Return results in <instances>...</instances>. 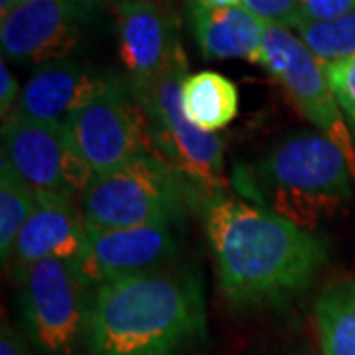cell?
I'll return each mask as SVG.
<instances>
[{
	"mask_svg": "<svg viewBox=\"0 0 355 355\" xmlns=\"http://www.w3.org/2000/svg\"><path fill=\"white\" fill-rule=\"evenodd\" d=\"M107 79L67 58L38 65L22 89L14 113L42 123H65L101 91Z\"/></svg>",
	"mask_w": 355,
	"mask_h": 355,
	"instance_id": "obj_14",
	"label": "cell"
},
{
	"mask_svg": "<svg viewBox=\"0 0 355 355\" xmlns=\"http://www.w3.org/2000/svg\"><path fill=\"white\" fill-rule=\"evenodd\" d=\"M182 105L196 127L217 135L239 113V91L231 79L217 71H200L184 79Z\"/></svg>",
	"mask_w": 355,
	"mask_h": 355,
	"instance_id": "obj_16",
	"label": "cell"
},
{
	"mask_svg": "<svg viewBox=\"0 0 355 355\" xmlns=\"http://www.w3.org/2000/svg\"><path fill=\"white\" fill-rule=\"evenodd\" d=\"M174 223L140 227H95L85 231L83 249L76 259L77 275L87 286L156 268L176 253Z\"/></svg>",
	"mask_w": 355,
	"mask_h": 355,
	"instance_id": "obj_11",
	"label": "cell"
},
{
	"mask_svg": "<svg viewBox=\"0 0 355 355\" xmlns=\"http://www.w3.org/2000/svg\"><path fill=\"white\" fill-rule=\"evenodd\" d=\"M0 355H32L28 349L26 340L8 326L6 322L2 324V336H0Z\"/></svg>",
	"mask_w": 355,
	"mask_h": 355,
	"instance_id": "obj_24",
	"label": "cell"
},
{
	"mask_svg": "<svg viewBox=\"0 0 355 355\" xmlns=\"http://www.w3.org/2000/svg\"><path fill=\"white\" fill-rule=\"evenodd\" d=\"M292 32L298 34V38L324 67L355 55V12L331 22L302 24Z\"/></svg>",
	"mask_w": 355,
	"mask_h": 355,
	"instance_id": "obj_19",
	"label": "cell"
},
{
	"mask_svg": "<svg viewBox=\"0 0 355 355\" xmlns=\"http://www.w3.org/2000/svg\"><path fill=\"white\" fill-rule=\"evenodd\" d=\"M109 4H113L114 8H121V6H125L128 2H135V0H107Z\"/></svg>",
	"mask_w": 355,
	"mask_h": 355,
	"instance_id": "obj_27",
	"label": "cell"
},
{
	"mask_svg": "<svg viewBox=\"0 0 355 355\" xmlns=\"http://www.w3.org/2000/svg\"><path fill=\"white\" fill-rule=\"evenodd\" d=\"M355 12V0H300L291 30L302 24H322Z\"/></svg>",
	"mask_w": 355,
	"mask_h": 355,
	"instance_id": "obj_21",
	"label": "cell"
},
{
	"mask_svg": "<svg viewBox=\"0 0 355 355\" xmlns=\"http://www.w3.org/2000/svg\"><path fill=\"white\" fill-rule=\"evenodd\" d=\"M300 0H245V6L266 24L284 26L291 30Z\"/></svg>",
	"mask_w": 355,
	"mask_h": 355,
	"instance_id": "obj_22",
	"label": "cell"
},
{
	"mask_svg": "<svg viewBox=\"0 0 355 355\" xmlns=\"http://www.w3.org/2000/svg\"><path fill=\"white\" fill-rule=\"evenodd\" d=\"M93 0H22L0 20L2 58L26 64L65 60L81 40Z\"/></svg>",
	"mask_w": 355,
	"mask_h": 355,
	"instance_id": "obj_10",
	"label": "cell"
},
{
	"mask_svg": "<svg viewBox=\"0 0 355 355\" xmlns=\"http://www.w3.org/2000/svg\"><path fill=\"white\" fill-rule=\"evenodd\" d=\"M20 95H22L20 85H18L12 71L8 69L6 60L2 58V64H0V111H2L4 121L14 113L16 105L20 101Z\"/></svg>",
	"mask_w": 355,
	"mask_h": 355,
	"instance_id": "obj_23",
	"label": "cell"
},
{
	"mask_svg": "<svg viewBox=\"0 0 355 355\" xmlns=\"http://www.w3.org/2000/svg\"><path fill=\"white\" fill-rule=\"evenodd\" d=\"M116 32L119 58L135 85L160 77L184 55L174 18L154 0H135L116 8Z\"/></svg>",
	"mask_w": 355,
	"mask_h": 355,
	"instance_id": "obj_12",
	"label": "cell"
},
{
	"mask_svg": "<svg viewBox=\"0 0 355 355\" xmlns=\"http://www.w3.org/2000/svg\"><path fill=\"white\" fill-rule=\"evenodd\" d=\"M188 77L186 53L160 77L135 85V99L148 119L156 150L202 198L223 193V144L217 135L198 128L184 113L182 83Z\"/></svg>",
	"mask_w": 355,
	"mask_h": 355,
	"instance_id": "obj_5",
	"label": "cell"
},
{
	"mask_svg": "<svg viewBox=\"0 0 355 355\" xmlns=\"http://www.w3.org/2000/svg\"><path fill=\"white\" fill-rule=\"evenodd\" d=\"M20 304L28 340L44 355H73L85 342L87 284L76 266L62 259H46L22 270Z\"/></svg>",
	"mask_w": 355,
	"mask_h": 355,
	"instance_id": "obj_6",
	"label": "cell"
},
{
	"mask_svg": "<svg viewBox=\"0 0 355 355\" xmlns=\"http://www.w3.org/2000/svg\"><path fill=\"white\" fill-rule=\"evenodd\" d=\"M217 279L237 308L277 306L314 280L328 245L314 231L225 193L202 198Z\"/></svg>",
	"mask_w": 355,
	"mask_h": 355,
	"instance_id": "obj_1",
	"label": "cell"
},
{
	"mask_svg": "<svg viewBox=\"0 0 355 355\" xmlns=\"http://www.w3.org/2000/svg\"><path fill=\"white\" fill-rule=\"evenodd\" d=\"M36 205V193L16 174L8 160L0 162V253L2 263H8L20 231L30 219Z\"/></svg>",
	"mask_w": 355,
	"mask_h": 355,
	"instance_id": "obj_18",
	"label": "cell"
},
{
	"mask_svg": "<svg viewBox=\"0 0 355 355\" xmlns=\"http://www.w3.org/2000/svg\"><path fill=\"white\" fill-rule=\"evenodd\" d=\"M254 65L268 71L294 107L331 139L345 154L355 178V144L352 130L345 123L336 95L326 76V67L318 62L306 44L284 26L266 24L263 46L257 53Z\"/></svg>",
	"mask_w": 355,
	"mask_h": 355,
	"instance_id": "obj_8",
	"label": "cell"
},
{
	"mask_svg": "<svg viewBox=\"0 0 355 355\" xmlns=\"http://www.w3.org/2000/svg\"><path fill=\"white\" fill-rule=\"evenodd\" d=\"M20 2H22V0H0V20L6 18L8 14L12 12Z\"/></svg>",
	"mask_w": 355,
	"mask_h": 355,
	"instance_id": "obj_26",
	"label": "cell"
},
{
	"mask_svg": "<svg viewBox=\"0 0 355 355\" xmlns=\"http://www.w3.org/2000/svg\"><path fill=\"white\" fill-rule=\"evenodd\" d=\"M207 336L200 279L148 268L95 286L89 298V355H184Z\"/></svg>",
	"mask_w": 355,
	"mask_h": 355,
	"instance_id": "obj_2",
	"label": "cell"
},
{
	"mask_svg": "<svg viewBox=\"0 0 355 355\" xmlns=\"http://www.w3.org/2000/svg\"><path fill=\"white\" fill-rule=\"evenodd\" d=\"M190 20L196 42L209 60L239 58L254 65L263 46L266 22L247 6L203 8L190 2Z\"/></svg>",
	"mask_w": 355,
	"mask_h": 355,
	"instance_id": "obj_15",
	"label": "cell"
},
{
	"mask_svg": "<svg viewBox=\"0 0 355 355\" xmlns=\"http://www.w3.org/2000/svg\"><path fill=\"white\" fill-rule=\"evenodd\" d=\"M352 168L342 148L322 132H296L237 176L265 209L312 229L352 198Z\"/></svg>",
	"mask_w": 355,
	"mask_h": 355,
	"instance_id": "obj_3",
	"label": "cell"
},
{
	"mask_svg": "<svg viewBox=\"0 0 355 355\" xmlns=\"http://www.w3.org/2000/svg\"><path fill=\"white\" fill-rule=\"evenodd\" d=\"M34 193V211L20 231L8 257L14 277L46 259L76 263L85 243L87 221L83 211H79L71 200L44 191Z\"/></svg>",
	"mask_w": 355,
	"mask_h": 355,
	"instance_id": "obj_13",
	"label": "cell"
},
{
	"mask_svg": "<svg viewBox=\"0 0 355 355\" xmlns=\"http://www.w3.org/2000/svg\"><path fill=\"white\" fill-rule=\"evenodd\" d=\"M191 4H198L203 8H233L245 6V0H190Z\"/></svg>",
	"mask_w": 355,
	"mask_h": 355,
	"instance_id": "obj_25",
	"label": "cell"
},
{
	"mask_svg": "<svg viewBox=\"0 0 355 355\" xmlns=\"http://www.w3.org/2000/svg\"><path fill=\"white\" fill-rule=\"evenodd\" d=\"M2 158L34 191L71 202L81 200L93 180L65 123H42L12 113L2 125Z\"/></svg>",
	"mask_w": 355,
	"mask_h": 355,
	"instance_id": "obj_9",
	"label": "cell"
},
{
	"mask_svg": "<svg viewBox=\"0 0 355 355\" xmlns=\"http://www.w3.org/2000/svg\"><path fill=\"white\" fill-rule=\"evenodd\" d=\"M322 355H355V280H338L318 296Z\"/></svg>",
	"mask_w": 355,
	"mask_h": 355,
	"instance_id": "obj_17",
	"label": "cell"
},
{
	"mask_svg": "<svg viewBox=\"0 0 355 355\" xmlns=\"http://www.w3.org/2000/svg\"><path fill=\"white\" fill-rule=\"evenodd\" d=\"M65 125L93 176L107 174L144 154H158L146 114L128 81L116 77H109L101 91Z\"/></svg>",
	"mask_w": 355,
	"mask_h": 355,
	"instance_id": "obj_7",
	"label": "cell"
},
{
	"mask_svg": "<svg viewBox=\"0 0 355 355\" xmlns=\"http://www.w3.org/2000/svg\"><path fill=\"white\" fill-rule=\"evenodd\" d=\"M326 76L345 116V123L352 130V137L355 139V55L326 65Z\"/></svg>",
	"mask_w": 355,
	"mask_h": 355,
	"instance_id": "obj_20",
	"label": "cell"
},
{
	"mask_svg": "<svg viewBox=\"0 0 355 355\" xmlns=\"http://www.w3.org/2000/svg\"><path fill=\"white\" fill-rule=\"evenodd\" d=\"M190 184L158 154H144L107 174L93 176L81 211L95 227L176 223L191 198Z\"/></svg>",
	"mask_w": 355,
	"mask_h": 355,
	"instance_id": "obj_4",
	"label": "cell"
}]
</instances>
